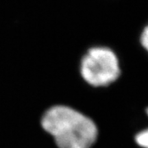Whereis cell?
<instances>
[{"label": "cell", "instance_id": "obj_4", "mask_svg": "<svg viewBox=\"0 0 148 148\" xmlns=\"http://www.w3.org/2000/svg\"><path fill=\"white\" fill-rule=\"evenodd\" d=\"M141 44L145 49L148 48V29L147 27L145 28L143 33L141 35Z\"/></svg>", "mask_w": 148, "mask_h": 148}, {"label": "cell", "instance_id": "obj_1", "mask_svg": "<svg viewBox=\"0 0 148 148\" xmlns=\"http://www.w3.org/2000/svg\"><path fill=\"white\" fill-rule=\"evenodd\" d=\"M41 125L59 148H91L98 136L97 127L90 118L66 105L49 108Z\"/></svg>", "mask_w": 148, "mask_h": 148}, {"label": "cell", "instance_id": "obj_2", "mask_svg": "<svg viewBox=\"0 0 148 148\" xmlns=\"http://www.w3.org/2000/svg\"><path fill=\"white\" fill-rule=\"evenodd\" d=\"M80 74L93 87L107 86L121 75L119 60L110 48L92 47L81 60Z\"/></svg>", "mask_w": 148, "mask_h": 148}, {"label": "cell", "instance_id": "obj_3", "mask_svg": "<svg viewBox=\"0 0 148 148\" xmlns=\"http://www.w3.org/2000/svg\"><path fill=\"white\" fill-rule=\"evenodd\" d=\"M136 143L139 146L143 148H147L148 146V130H144L140 131L138 134H136L135 136Z\"/></svg>", "mask_w": 148, "mask_h": 148}]
</instances>
